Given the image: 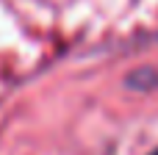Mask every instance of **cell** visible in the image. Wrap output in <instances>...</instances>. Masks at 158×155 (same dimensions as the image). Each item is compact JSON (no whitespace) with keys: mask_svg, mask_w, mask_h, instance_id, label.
Here are the masks:
<instances>
[{"mask_svg":"<svg viewBox=\"0 0 158 155\" xmlns=\"http://www.w3.org/2000/svg\"><path fill=\"white\" fill-rule=\"evenodd\" d=\"M153 155H158V150H156V153H153Z\"/></svg>","mask_w":158,"mask_h":155,"instance_id":"obj_1","label":"cell"}]
</instances>
